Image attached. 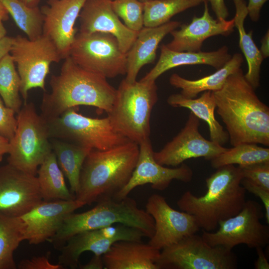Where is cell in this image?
<instances>
[{"label": "cell", "mask_w": 269, "mask_h": 269, "mask_svg": "<svg viewBox=\"0 0 269 269\" xmlns=\"http://www.w3.org/2000/svg\"><path fill=\"white\" fill-rule=\"evenodd\" d=\"M112 0H87L79 15V32L110 33L117 38L121 50L127 53L138 32L130 29L121 22L113 9Z\"/></svg>", "instance_id": "obj_20"}, {"label": "cell", "mask_w": 269, "mask_h": 269, "mask_svg": "<svg viewBox=\"0 0 269 269\" xmlns=\"http://www.w3.org/2000/svg\"><path fill=\"white\" fill-rule=\"evenodd\" d=\"M70 108L58 117L47 120L50 139H58L91 149L104 150L130 140L117 132L109 118H93Z\"/></svg>", "instance_id": "obj_8"}, {"label": "cell", "mask_w": 269, "mask_h": 269, "mask_svg": "<svg viewBox=\"0 0 269 269\" xmlns=\"http://www.w3.org/2000/svg\"><path fill=\"white\" fill-rule=\"evenodd\" d=\"M69 56L81 67L107 79L126 74L127 53L109 33H77Z\"/></svg>", "instance_id": "obj_10"}, {"label": "cell", "mask_w": 269, "mask_h": 269, "mask_svg": "<svg viewBox=\"0 0 269 269\" xmlns=\"http://www.w3.org/2000/svg\"><path fill=\"white\" fill-rule=\"evenodd\" d=\"M51 142L58 165L68 180L70 190L75 196L79 189L83 164L92 149L58 139H52Z\"/></svg>", "instance_id": "obj_28"}, {"label": "cell", "mask_w": 269, "mask_h": 269, "mask_svg": "<svg viewBox=\"0 0 269 269\" xmlns=\"http://www.w3.org/2000/svg\"><path fill=\"white\" fill-rule=\"evenodd\" d=\"M20 79L9 53L0 61V95L5 105L18 113L22 107Z\"/></svg>", "instance_id": "obj_34"}, {"label": "cell", "mask_w": 269, "mask_h": 269, "mask_svg": "<svg viewBox=\"0 0 269 269\" xmlns=\"http://www.w3.org/2000/svg\"><path fill=\"white\" fill-rule=\"evenodd\" d=\"M204 0H151L144 2V27H156L165 24L174 15L197 6Z\"/></svg>", "instance_id": "obj_31"}, {"label": "cell", "mask_w": 269, "mask_h": 269, "mask_svg": "<svg viewBox=\"0 0 269 269\" xmlns=\"http://www.w3.org/2000/svg\"><path fill=\"white\" fill-rule=\"evenodd\" d=\"M17 26L30 40L42 35L43 15L40 7L27 6L19 0H0Z\"/></svg>", "instance_id": "obj_33"}, {"label": "cell", "mask_w": 269, "mask_h": 269, "mask_svg": "<svg viewBox=\"0 0 269 269\" xmlns=\"http://www.w3.org/2000/svg\"><path fill=\"white\" fill-rule=\"evenodd\" d=\"M118 224L135 228L149 239L154 232L153 218L145 210L139 208L134 199L127 196L121 200L113 198L103 199L88 211L71 213L48 241L59 249L76 234Z\"/></svg>", "instance_id": "obj_5"}, {"label": "cell", "mask_w": 269, "mask_h": 269, "mask_svg": "<svg viewBox=\"0 0 269 269\" xmlns=\"http://www.w3.org/2000/svg\"><path fill=\"white\" fill-rule=\"evenodd\" d=\"M208 1L204 0L203 14L200 17L194 16L188 24L179 26L170 32L172 40L165 44L169 49L176 51H200L204 41L216 35L228 36L235 27L234 19H215L210 14Z\"/></svg>", "instance_id": "obj_21"}, {"label": "cell", "mask_w": 269, "mask_h": 269, "mask_svg": "<svg viewBox=\"0 0 269 269\" xmlns=\"http://www.w3.org/2000/svg\"><path fill=\"white\" fill-rule=\"evenodd\" d=\"M87 0H48L40 7L42 34L50 39L62 59L69 56L77 34L75 23Z\"/></svg>", "instance_id": "obj_18"}, {"label": "cell", "mask_w": 269, "mask_h": 269, "mask_svg": "<svg viewBox=\"0 0 269 269\" xmlns=\"http://www.w3.org/2000/svg\"><path fill=\"white\" fill-rule=\"evenodd\" d=\"M9 54L17 65L20 93L24 103L29 90L39 88L45 91V79L51 64L62 59L54 44L43 34L33 40L17 35L13 38Z\"/></svg>", "instance_id": "obj_11"}, {"label": "cell", "mask_w": 269, "mask_h": 269, "mask_svg": "<svg viewBox=\"0 0 269 269\" xmlns=\"http://www.w3.org/2000/svg\"><path fill=\"white\" fill-rule=\"evenodd\" d=\"M25 240V225L20 217L0 214V269L17 268L13 253Z\"/></svg>", "instance_id": "obj_30"}, {"label": "cell", "mask_w": 269, "mask_h": 269, "mask_svg": "<svg viewBox=\"0 0 269 269\" xmlns=\"http://www.w3.org/2000/svg\"><path fill=\"white\" fill-rule=\"evenodd\" d=\"M15 112L6 107L0 98V134L9 141L13 136L17 127Z\"/></svg>", "instance_id": "obj_37"}, {"label": "cell", "mask_w": 269, "mask_h": 269, "mask_svg": "<svg viewBox=\"0 0 269 269\" xmlns=\"http://www.w3.org/2000/svg\"><path fill=\"white\" fill-rule=\"evenodd\" d=\"M239 167L243 178L269 190V161Z\"/></svg>", "instance_id": "obj_36"}, {"label": "cell", "mask_w": 269, "mask_h": 269, "mask_svg": "<svg viewBox=\"0 0 269 269\" xmlns=\"http://www.w3.org/2000/svg\"><path fill=\"white\" fill-rule=\"evenodd\" d=\"M216 169L206 179L207 190L204 195L197 197L187 191L177 202L182 211L192 215L199 228L207 232L238 214L246 202L239 167L230 164Z\"/></svg>", "instance_id": "obj_4"}, {"label": "cell", "mask_w": 269, "mask_h": 269, "mask_svg": "<svg viewBox=\"0 0 269 269\" xmlns=\"http://www.w3.org/2000/svg\"><path fill=\"white\" fill-rule=\"evenodd\" d=\"M2 21L0 20V39L4 36H6L7 31L4 25L2 23Z\"/></svg>", "instance_id": "obj_49"}, {"label": "cell", "mask_w": 269, "mask_h": 269, "mask_svg": "<svg viewBox=\"0 0 269 269\" xmlns=\"http://www.w3.org/2000/svg\"><path fill=\"white\" fill-rule=\"evenodd\" d=\"M269 31L266 32L261 40V47L260 50L261 55L264 59L269 56Z\"/></svg>", "instance_id": "obj_45"}, {"label": "cell", "mask_w": 269, "mask_h": 269, "mask_svg": "<svg viewBox=\"0 0 269 269\" xmlns=\"http://www.w3.org/2000/svg\"><path fill=\"white\" fill-rule=\"evenodd\" d=\"M231 57L226 45L210 52H191L172 50L163 44L160 46V55L157 62L140 80L155 82L157 78L165 72L173 68L184 65H207L217 70L228 61Z\"/></svg>", "instance_id": "obj_23"}, {"label": "cell", "mask_w": 269, "mask_h": 269, "mask_svg": "<svg viewBox=\"0 0 269 269\" xmlns=\"http://www.w3.org/2000/svg\"><path fill=\"white\" fill-rule=\"evenodd\" d=\"M268 0H249L247 9L248 14L251 19L254 22L259 20L260 17L261 10L265 4Z\"/></svg>", "instance_id": "obj_40"}, {"label": "cell", "mask_w": 269, "mask_h": 269, "mask_svg": "<svg viewBox=\"0 0 269 269\" xmlns=\"http://www.w3.org/2000/svg\"><path fill=\"white\" fill-rule=\"evenodd\" d=\"M138 0L144 3V2H145L146 1L151 0Z\"/></svg>", "instance_id": "obj_50"}, {"label": "cell", "mask_w": 269, "mask_h": 269, "mask_svg": "<svg viewBox=\"0 0 269 269\" xmlns=\"http://www.w3.org/2000/svg\"><path fill=\"white\" fill-rule=\"evenodd\" d=\"M264 216L262 205L249 200L238 214L220 222L218 231L203 230L201 236L211 246H222L230 250L240 244L250 248H264L269 243V226L261 222Z\"/></svg>", "instance_id": "obj_12"}, {"label": "cell", "mask_w": 269, "mask_h": 269, "mask_svg": "<svg viewBox=\"0 0 269 269\" xmlns=\"http://www.w3.org/2000/svg\"><path fill=\"white\" fill-rule=\"evenodd\" d=\"M114 11L130 29L138 32L144 26V3L138 0H113Z\"/></svg>", "instance_id": "obj_35"}, {"label": "cell", "mask_w": 269, "mask_h": 269, "mask_svg": "<svg viewBox=\"0 0 269 269\" xmlns=\"http://www.w3.org/2000/svg\"><path fill=\"white\" fill-rule=\"evenodd\" d=\"M258 255V259L255 264L256 269H269V265L263 251V248L256 249Z\"/></svg>", "instance_id": "obj_44"}, {"label": "cell", "mask_w": 269, "mask_h": 269, "mask_svg": "<svg viewBox=\"0 0 269 269\" xmlns=\"http://www.w3.org/2000/svg\"><path fill=\"white\" fill-rule=\"evenodd\" d=\"M241 184L246 191L252 193L261 199L265 209L267 223H269V190L242 178Z\"/></svg>", "instance_id": "obj_39"}, {"label": "cell", "mask_w": 269, "mask_h": 269, "mask_svg": "<svg viewBox=\"0 0 269 269\" xmlns=\"http://www.w3.org/2000/svg\"><path fill=\"white\" fill-rule=\"evenodd\" d=\"M199 125L200 119L190 112L180 132L161 150L153 152L155 161L162 165L177 167L192 158L210 160L227 149L204 138L199 131Z\"/></svg>", "instance_id": "obj_14"}, {"label": "cell", "mask_w": 269, "mask_h": 269, "mask_svg": "<svg viewBox=\"0 0 269 269\" xmlns=\"http://www.w3.org/2000/svg\"><path fill=\"white\" fill-rule=\"evenodd\" d=\"M155 82L123 79L108 113L115 130L138 144L149 139L152 110L158 100Z\"/></svg>", "instance_id": "obj_6"}, {"label": "cell", "mask_w": 269, "mask_h": 269, "mask_svg": "<svg viewBox=\"0 0 269 269\" xmlns=\"http://www.w3.org/2000/svg\"><path fill=\"white\" fill-rule=\"evenodd\" d=\"M50 252L45 255L36 256L30 259L21 260L18 264L19 269H63L61 264H53L49 262Z\"/></svg>", "instance_id": "obj_38"}, {"label": "cell", "mask_w": 269, "mask_h": 269, "mask_svg": "<svg viewBox=\"0 0 269 269\" xmlns=\"http://www.w3.org/2000/svg\"><path fill=\"white\" fill-rule=\"evenodd\" d=\"M13 37L5 36L0 39V61L9 54L13 41Z\"/></svg>", "instance_id": "obj_43"}, {"label": "cell", "mask_w": 269, "mask_h": 269, "mask_svg": "<svg viewBox=\"0 0 269 269\" xmlns=\"http://www.w3.org/2000/svg\"><path fill=\"white\" fill-rule=\"evenodd\" d=\"M167 103L172 107L188 109L198 119L204 121L209 127L210 140L221 145L229 139L227 131L215 117L216 104L213 92L207 91L198 98H188L181 93L170 95Z\"/></svg>", "instance_id": "obj_25"}, {"label": "cell", "mask_w": 269, "mask_h": 269, "mask_svg": "<svg viewBox=\"0 0 269 269\" xmlns=\"http://www.w3.org/2000/svg\"><path fill=\"white\" fill-rule=\"evenodd\" d=\"M138 145V157L131 177L114 199L126 198L133 189L140 185L149 184L153 189L163 191L173 180L186 183L191 181L193 172L187 164L182 163L179 167L169 168L155 161L150 138Z\"/></svg>", "instance_id": "obj_17"}, {"label": "cell", "mask_w": 269, "mask_h": 269, "mask_svg": "<svg viewBox=\"0 0 269 269\" xmlns=\"http://www.w3.org/2000/svg\"><path fill=\"white\" fill-rule=\"evenodd\" d=\"M180 25V21H169L156 27L143 26L138 31L134 42L127 52V72L125 79L127 82L132 83L136 80L140 69L154 61L156 50L161 41Z\"/></svg>", "instance_id": "obj_22"}, {"label": "cell", "mask_w": 269, "mask_h": 269, "mask_svg": "<svg viewBox=\"0 0 269 269\" xmlns=\"http://www.w3.org/2000/svg\"><path fill=\"white\" fill-rule=\"evenodd\" d=\"M233 2L235 7L234 26L239 32V47L248 64V71L245 77L256 89L260 85L261 66L264 58L253 39V31L248 33L245 28L244 21L248 15L246 1L233 0Z\"/></svg>", "instance_id": "obj_27"}, {"label": "cell", "mask_w": 269, "mask_h": 269, "mask_svg": "<svg viewBox=\"0 0 269 269\" xmlns=\"http://www.w3.org/2000/svg\"><path fill=\"white\" fill-rule=\"evenodd\" d=\"M158 269H235L238 260L232 250L211 246L195 234L161 250Z\"/></svg>", "instance_id": "obj_9"}, {"label": "cell", "mask_w": 269, "mask_h": 269, "mask_svg": "<svg viewBox=\"0 0 269 269\" xmlns=\"http://www.w3.org/2000/svg\"><path fill=\"white\" fill-rule=\"evenodd\" d=\"M80 269H104V265L102 256L95 255L90 261L85 265H79Z\"/></svg>", "instance_id": "obj_42"}, {"label": "cell", "mask_w": 269, "mask_h": 269, "mask_svg": "<svg viewBox=\"0 0 269 269\" xmlns=\"http://www.w3.org/2000/svg\"><path fill=\"white\" fill-rule=\"evenodd\" d=\"M217 113L224 123L231 144L243 143L269 145V108L240 68L223 87L213 92Z\"/></svg>", "instance_id": "obj_1"}, {"label": "cell", "mask_w": 269, "mask_h": 269, "mask_svg": "<svg viewBox=\"0 0 269 269\" xmlns=\"http://www.w3.org/2000/svg\"><path fill=\"white\" fill-rule=\"evenodd\" d=\"M37 182L43 201L71 200L75 196L67 188L64 175L52 151L37 170Z\"/></svg>", "instance_id": "obj_29"}, {"label": "cell", "mask_w": 269, "mask_h": 269, "mask_svg": "<svg viewBox=\"0 0 269 269\" xmlns=\"http://www.w3.org/2000/svg\"><path fill=\"white\" fill-rule=\"evenodd\" d=\"M160 253L141 241H119L102 256L104 269H158Z\"/></svg>", "instance_id": "obj_24"}, {"label": "cell", "mask_w": 269, "mask_h": 269, "mask_svg": "<svg viewBox=\"0 0 269 269\" xmlns=\"http://www.w3.org/2000/svg\"><path fill=\"white\" fill-rule=\"evenodd\" d=\"M49 84L51 92L44 94L40 106V116L46 121L80 105L108 114L117 93L106 78L81 67L69 56L64 59L60 73L51 76Z\"/></svg>", "instance_id": "obj_2"}, {"label": "cell", "mask_w": 269, "mask_h": 269, "mask_svg": "<svg viewBox=\"0 0 269 269\" xmlns=\"http://www.w3.org/2000/svg\"><path fill=\"white\" fill-rule=\"evenodd\" d=\"M145 211L154 222V232L148 243L159 250L196 234L200 229L192 215L174 209L158 194L149 196Z\"/></svg>", "instance_id": "obj_15"}, {"label": "cell", "mask_w": 269, "mask_h": 269, "mask_svg": "<svg viewBox=\"0 0 269 269\" xmlns=\"http://www.w3.org/2000/svg\"><path fill=\"white\" fill-rule=\"evenodd\" d=\"M9 148V140L0 134V161L3 156L8 153Z\"/></svg>", "instance_id": "obj_46"}, {"label": "cell", "mask_w": 269, "mask_h": 269, "mask_svg": "<svg viewBox=\"0 0 269 269\" xmlns=\"http://www.w3.org/2000/svg\"><path fill=\"white\" fill-rule=\"evenodd\" d=\"M17 114L16 129L9 141L8 163L36 175L38 167L53 151L47 122L32 103H24Z\"/></svg>", "instance_id": "obj_7"}, {"label": "cell", "mask_w": 269, "mask_h": 269, "mask_svg": "<svg viewBox=\"0 0 269 269\" xmlns=\"http://www.w3.org/2000/svg\"><path fill=\"white\" fill-rule=\"evenodd\" d=\"M27 6L34 7L38 6L40 0H19Z\"/></svg>", "instance_id": "obj_48"}, {"label": "cell", "mask_w": 269, "mask_h": 269, "mask_svg": "<svg viewBox=\"0 0 269 269\" xmlns=\"http://www.w3.org/2000/svg\"><path fill=\"white\" fill-rule=\"evenodd\" d=\"M83 206L76 199L43 200L20 217L25 225V240L30 245H38L49 241L56 234L65 219Z\"/></svg>", "instance_id": "obj_19"}, {"label": "cell", "mask_w": 269, "mask_h": 269, "mask_svg": "<svg viewBox=\"0 0 269 269\" xmlns=\"http://www.w3.org/2000/svg\"><path fill=\"white\" fill-rule=\"evenodd\" d=\"M210 161L211 166L215 169L230 164L243 167L269 161V148L256 143H243L227 148Z\"/></svg>", "instance_id": "obj_32"}, {"label": "cell", "mask_w": 269, "mask_h": 269, "mask_svg": "<svg viewBox=\"0 0 269 269\" xmlns=\"http://www.w3.org/2000/svg\"><path fill=\"white\" fill-rule=\"evenodd\" d=\"M144 237L138 230L120 224L82 232L70 237L59 249L58 263L64 267L77 269L79 258L85 252L102 256L117 241H141Z\"/></svg>", "instance_id": "obj_13"}, {"label": "cell", "mask_w": 269, "mask_h": 269, "mask_svg": "<svg viewBox=\"0 0 269 269\" xmlns=\"http://www.w3.org/2000/svg\"><path fill=\"white\" fill-rule=\"evenodd\" d=\"M210 3L217 19H227L229 13L224 0H206Z\"/></svg>", "instance_id": "obj_41"}, {"label": "cell", "mask_w": 269, "mask_h": 269, "mask_svg": "<svg viewBox=\"0 0 269 269\" xmlns=\"http://www.w3.org/2000/svg\"><path fill=\"white\" fill-rule=\"evenodd\" d=\"M9 18V13L0 1V20L2 21H6Z\"/></svg>", "instance_id": "obj_47"}, {"label": "cell", "mask_w": 269, "mask_h": 269, "mask_svg": "<svg viewBox=\"0 0 269 269\" xmlns=\"http://www.w3.org/2000/svg\"><path fill=\"white\" fill-rule=\"evenodd\" d=\"M42 201L36 175L8 163L0 167V214L21 217Z\"/></svg>", "instance_id": "obj_16"}, {"label": "cell", "mask_w": 269, "mask_h": 269, "mask_svg": "<svg viewBox=\"0 0 269 269\" xmlns=\"http://www.w3.org/2000/svg\"><path fill=\"white\" fill-rule=\"evenodd\" d=\"M139 150L131 141L107 150L92 149L81 169L76 199L85 205L114 198L131 178Z\"/></svg>", "instance_id": "obj_3"}, {"label": "cell", "mask_w": 269, "mask_h": 269, "mask_svg": "<svg viewBox=\"0 0 269 269\" xmlns=\"http://www.w3.org/2000/svg\"><path fill=\"white\" fill-rule=\"evenodd\" d=\"M243 62V55L234 54L230 59L213 74L196 80L184 78L176 73L169 78L170 84L180 89L181 94L188 98H195L203 92H215L220 90L228 77L241 68Z\"/></svg>", "instance_id": "obj_26"}]
</instances>
